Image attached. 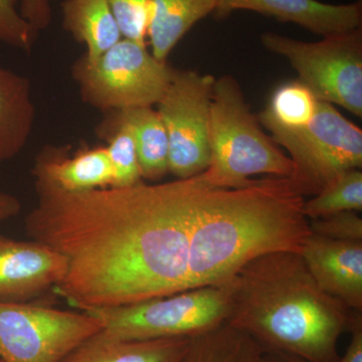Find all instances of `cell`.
Here are the masks:
<instances>
[{
	"label": "cell",
	"instance_id": "obj_1",
	"mask_svg": "<svg viewBox=\"0 0 362 362\" xmlns=\"http://www.w3.org/2000/svg\"><path fill=\"white\" fill-rule=\"evenodd\" d=\"M199 187V175L78 192L35 180L25 232L66 259L54 290L80 311L168 296L187 288Z\"/></svg>",
	"mask_w": 362,
	"mask_h": 362
},
{
	"label": "cell",
	"instance_id": "obj_2",
	"mask_svg": "<svg viewBox=\"0 0 362 362\" xmlns=\"http://www.w3.org/2000/svg\"><path fill=\"white\" fill-rule=\"evenodd\" d=\"M199 177L185 290L226 284L265 255L301 254L312 232L305 197L289 177L270 176L239 188L209 187Z\"/></svg>",
	"mask_w": 362,
	"mask_h": 362
},
{
	"label": "cell",
	"instance_id": "obj_3",
	"mask_svg": "<svg viewBox=\"0 0 362 362\" xmlns=\"http://www.w3.org/2000/svg\"><path fill=\"white\" fill-rule=\"evenodd\" d=\"M226 323L264 349L308 362L337 361L338 341L354 310L323 291L298 252H273L252 259L230 280Z\"/></svg>",
	"mask_w": 362,
	"mask_h": 362
},
{
	"label": "cell",
	"instance_id": "obj_4",
	"mask_svg": "<svg viewBox=\"0 0 362 362\" xmlns=\"http://www.w3.org/2000/svg\"><path fill=\"white\" fill-rule=\"evenodd\" d=\"M211 161L201 173L207 187L239 188L251 176L291 175L293 162L262 130L239 83L230 75L214 82L211 107Z\"/></svg>",
	"mask_w": 362,
	"mask_h": 362
},
{
	"label": "cell",
	"instance_id": "obj_5",
	"mask_svg": "<svg viewBox=\"0 0 362 362\" xmlns=\"http://www.w3.org/2000/svg\"><path fill=\"white\" fill-rule=\"evenodd\" d=\"M230 281L109 308L87 309L102 330L125 340L192 337L226 323Z\"/></svg>",
	"mask_w": 362,
	"mask_h": 362
},
{
	"label": "cell",
	"instance_id": "obj_6",
	"mask_svg": "<svg viewBox=\"0 0 362 362\" xmlns=\"http://www.w3.org/2000/svg\"><path fill=\"white\" fill-rule=\"evenodd\" d=\"M175 71L146 45L122 39L94 61L82 54L71 73L81 100L106 113L158 104Z\"/></svg>",
	"mask_w": 362,
	"mask_h": 362
},
{
	"label": "cell",
	"instance_id": "obj_7",
	"mask_svg": "<svg viewBox=\"0 0 362 362\" xmlns=\"http://www.w3.org/2000/svg\"><path fill=\"white\" fill-rule=\"evenodd\" d=\"M261 42L268 51L289 61L298 81L319 101L339 105L361 118V28L327 35L316 42L266 33Z\"/></svg>",
	"mask_w": 362,
	"mask_h": 362
},
{
	"label": "cell",
	"instance_id": "obj_8",
	"mask_svg": "<svg viewBox=\"0 0 362 362\" xmlns=\"http://www.w3.org/2000/svg\"><path fill=\"white\" fill-rule=\"evenodd\" d=\"M290 153L289 180L304 197L318 194L330 181L362 166V131L327 102L319 101L304 129L272 138Z\"/></svg>",
	"mask_w": 362,
	"mask_h": 362
},
{
	"label": "cell",
	"instance_id": "obj_9",
	"mask_svg": "<svg viewBox=\"0 0 362 362\" xmlns=\"http://www.w3.org/2000/svg\"><path fill=\"white\" fill-rule=\"evenodd\" d=\"M101 330L96 319L85 311L59 310L30 302H0V359L61 362Z\"/></svg>",
	"mask_w": 362,
	"mask_h": 362
},
{
	"label": "cell",
	"instance_id": "obj_10",
	"mask_svg": "<svg viewBox=\"0 0 362 362\" xmlns=\"http://www.w3.org/2000/svg\"><path fill=\"white\" fill-rule=\"evenodd\" d=\"M216 78L175 70L157 104L169 142L168 173L177 180L201 175L211 161V107Z\"/></svg>",
	"mask_w": 362,
	"mask_h": 362
},
{
	"label": "cell",
	"instance_id": "obj_11",
	"mask_svg": "<svg viewBox=\"0 0 362 362\" xmlns=\"http://www.w3.org/2000/svg\"><path fill=\"white\" fill-rule=\"evenodd\" d=\"M66 272V259L47 245L0 235V302L28 303L56 289Z\"/></svg>",
	"mask_w": 362,
	"mask_h": 362
},
{
	"label": "cell",
	"instance_id": "obj_12",
	"mask_svg": "<svg viewBox=\"0 0 362 362\" xmlns=\"http://www.w3.org/2000/svg\"><path fill=\"white\" fill-rule=\"evenodd\" d=\"M237 11H251L281 23L301 26L314 35L327 37L361 28V2L329 4L318 0H216L214 16L228 18Z\"/></svg>",
	"mask_w": 362,
	"mask_h": 362
},
{
	"label": "cell",
	"instance_id": "obj_13",
	"mask_svg": "<svg viewBox=\"0 0 362 362\" xmlns=\"http://www.w3.org/2000/svg\"><path fill=\"white\" fill-rule=\"evenodd\" d=\"M319 287L351 310L362 312V240L313 235L301 252Z\"/></svg>",
	"mask_w": 362,
	"mask_h": 362
},
{
	"label": "cell",
	"instance_id": "obj_14",
	"mask_svg": "<svg viewBox=\"0 0 362 362\" xmlns=\"http://www.w3.org/2000/svg\"><path fill=\"white\" fill-rule=\"evenodd\" d=\"M66 147L47 146L35 158L33 173L42 181L69 192L110 187L113 170L106 147L81 148L69 156Z\"/></svg>",
	"mask_w": 362,
	"mask_h": 362
},
{
	"label": "cell",
	"instance_id": "obj_15",
	"mask_svg": "<svg viewBox=\"0 0 362 362\" xmlns=\"http://www.w3.org/2000/svg\"><path fill=\"white\" fill-rule=\"evenodd\" d=\"M190 337L125 340L101 330L71 350L61 362H180Z\"/></svg>",
	"mask_w": 362,
	"mask_h": 362
},
{
	"label": "cell",
	"instance_id": "obj_16",
	"mask_svg": "<svg viewBox=\"0 0 362 362\" xmlns=\"http://www.w3.org/2000/svg\"><path fill=\"white\" fill-rule=\"evenodd\" d=\"M35 118L30 80L0 66V163L11 160L25 149Z\"/></svg>",
	"mask_w": 362,
	"mask_h": 362
},
{
	"label": "cell",
	"instance_id": "obj_17",
	"mask_svg": "<svg viewBox=\"0 0 362 362\" xmlns=\"http://www.w3.org/2000/svg\"><path fill=\"white\" fill-rule=\"evenodd\" d=\"M99 126H123L134 140L143 180L158 181L168 173V133L152 107L106 112Z\"/></svg>",
	"mask_w": 362,
	"mask_h": 362
},
{
	"label": "cell",
	"instance_id": "obj_18",
	"mask_svg": "<svg viewBox=\"0 0 362 362\" xmlns=\"http://www.w3.org/2000/svg\"><path fill=\"white\" fill-rule=\"evenodd\" d=\"M216 7V0H150L147 37L151 54L168 62L176 45Z\"/></svg>",
	"mask_w": 362,
	"mask_h": 362
},
{
	"label": "cell",
	"instance_id": "obj_19",
	"mask_svg": "<svg viewBox=\"0 0 362 362\" xmlns=\"http://www.w3.org/2000/svg\"><path fill=\"white\" fill-rule=\"evenodd\" d=\"M63 28L84 45V57L94 61L122 40L120 28L107 0H65Z\"/></svg>",
	"mask_w": 362,
	"mask_h": 362
},
{
	"label": "cell",
	"instance_id": "obj_20",
	"mask_svg": "<svg viewBox=\"0 0 362 362\" xmlns=\"http://www.w3.org/2000/svg\"><path fill=\"white\" fill-rule=\"evenodd\" d=\"M319 100L300 81L280 86L259 115V122L272 133V138L291 134L310 124Z\"/></svg>",
	"mask_w": 362,
	"mask_h": 362
},
{
	"label": "cell",
	"instance_id": "obj_21",
	"mask_svg": "<svg viewBox=\"0 0 362 362\" xmlns=\"http://www.w3.org/2000/svg\"><path fill=\"white\" fill-rule=\"evenodd\" d=\"M263 351L247 333L223 324L190 337L180 362H259Z\"/></svg>",
	"mask_w": 362,
	"mask_h": 362
},
{
	"label": "cell",
	"instance_id": "obj_22",
	"mask_svg": "<svg viewBox=\"0 0 362 362\" xmlns=\"http://www.w3.org/2000/svg\"><path fill=\"white\" fill-rule=\"evenodd\" d=\"M362 209V173L361 169H350L337 176L325 187L305 201L303 213L308 220L323 218L344 211Z\"/></svg>",
	"mask_w": 362,
	"mask_h": 362
},
{
	"label": "cell",
	"instance_id": "obj_23",
	"mask_svg": "<svg viewBox=\"0 0 362 362\" xmlns=\"http://www.w3.org/2000/svg\"><path fill=\"white\" fill-rule=\"evenodd\" d=\"M98 137L108 142L107 154L113 170L110 187H130L142 182L134 140L123 126H98Z\"/></svg>",
	"mask_w": 362,
	"mask_h": 362
},
{
	"label": "cell",
	"instance_id": "obj_24",
	"mask_svg": "<svg viewBox=\"0 0 362 362\" xmlns=\"http://www.w3.org/2000/svg\"><path fill=\"white\" fill-rule=\"evenodd\" d=\"M123 39L146 45L150 0H107Z\"/></svg>",
	"mask_w": 362,
	"mask_h": 362
},
{
	"label": "cell",
	"instance_id": "obj_25",
	"mask_svg": "<svg viewBox=\"0 0 362 362\" xmlns=\"http://www.w3.org/2000/svg\"><path fill=\"white\" fill-rule=\"evenodd\" d=\"M21 0H0V45L30 52L37 33L28 25L18 9Z\"/></svg>",
	"mask_w": 362,
	"mask_h": 362
},
{
	"label": "cell",
	"instance_id": "obj_26",
	"mask_svg": "<svg viewBox=\"0 0 362 362\" xmlns=\"http://www.w3.org/2000/svg\"><path fill=\"white\" fill-rule=\"evenodd\" d=\"M313 235L338 240H362V218L356 211L309 220Z\"/></svg>",
	"mask_w": 362,
	"mask_h": 362
},
{
	"label": "cell",
	"instance_id": "obj_27",
	"mask_svg": "<svg viewBox=\"0 0 362 362\" xmlns=\"http://www.w3.org/2000/svg\"><path fill=\"white\" fill-rule=\"evenodd\" d=\"M20 13L35 32L39 33L52 23V7L49 0H21Z\"/></svg>",
	"mask_w": 362,
	"mask_h": 362
},
{
	"label": "cell",
	"instance_id": "obj_28",
	"mask_svg": "<svg viewBox=\"0 0 362 362\" xmlns=\"http://www.w3.org/2000/svg\"><path fill=\"white\" fill-rule=\"evenodd\" d=\"M349 332L351 338L346 351L335 362H362V312L354 311L352 313Z\"/></svg>",
	"mask_w": 362,
	"mask_h": 362
},
{
	"label": "cell",
	"instance_id": "obj_29",
	"mask_svg": "<svg viewBox=\"0 0 362 362\" xmlns=\"http://www.w3.org/2000/svg\"><path fill=\"white\" fill-rule=\"evenodd\" d=\"M21 211L20 199L8 192L0 190V223L18 216Z\"/></svg>",
	"mask_w": 362,
	"mask_h": 362
},
{
	"label": "cell",
	"instance_id": "obj_30",
	"mask_svg": "<svg viewBox=\"0 0 362 362\" xmlns=\"http://www.w3.org/2000/svg\"><path fill=\"white\" fill-rule=\"evenodd\" d=\"M259 362H308L301 357L293 356L279 350L264 349Z\"/></svg>",
	"mask_w": 362,
	"mask_h": 362
},
{
	"label": "cell",
	"instance_id": "obj_31",
	"mask_svg": "<svg viewBox=\"0 0 362 362\" xmlns=\"http://www.w3.org/2000/svg\"><path fill=\"white\" fill-rule=\"evenodd\" d=\"M0 362H4V361H2L1 359H0Z\"/></svg>",
	"mask_w": 362,
	"mask_h": 362
}]
</instances>
